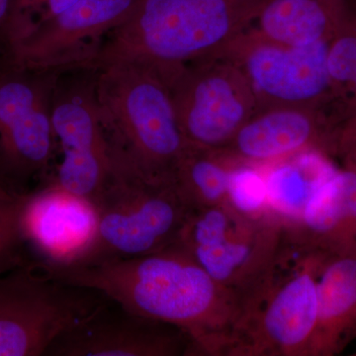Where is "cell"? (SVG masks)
I'll list each match as a JSON object with an SVG mask.
<instances>
[{
	"label": "cell",
	"mask_w": 356,
	"mask_h": 356,
	"mask_svg": "<svg viewBox=\"0 0 356 356\" xmlns=\"http://www.w3.org/2000/svg\"><path fill=\"white\" fill-rule=\"evenodd\" d=\"M46 267L58 280L96 290L128 311L179 327L196 355L231 356L245 311L179 243L93 266Z\"/></svg>",
	"instance_id": "obj_1"
},
{
	"label": "cell",
	"mask_w": 356,
	"mask_h": 356,
	"mask_svg": "<svg viewBox=\"0 0 356 356\" xmlns=\"http://www.w3.org/2000/svg\"><path fill=\"white\" fill-rule=\"evenodd\" d=\"M266 0H137L88 67L143 63L175 67L209 57L254 22Z\"/></svg>",
	"instance_id": "obj_2"
},
{
	"label": "cell",
	"mask_w": 356,
	"mask_h": 356,
	"mask_svg": "<svg viewBox=\"0 0 356 356\" xmlns=\"http://www.w3.org/2000/svg\"><path fill=\"white\" fill-rule=\"evenodd\" d=\"M96 70V92L111 158L149 179L172 180L188 144L165 77L153 65L129 60Z\"/></svg>",
	"instance_id": "obj_3"
},
{
	"label": "cell",
	"mask_w": 356,
	"mask_h": 356,
	"mask_svg": "<svg viewBox=\"0 0 356 356\" xmlns=\"http://www.w3.org/2000/svg\"><path fill=\"white\" fill-rule=\"evenodd\" d=\"M284 243L280 217L248 216L227 203L192 210L177 242L238 297L243 322L273 280Z\"/></svg>",
	"instance_id": "obj_4"
},
{
	"label": "cell",
	"mask_w": 356,
	"mask_h": 356,
	"mask_svg": "<svg viewBox=\"0 0 356 356\" xmlns=\"http://www.w3.org/2000/svg\"><path fill=\"white\" fill-rule=\"evenodd\" d=\"M111 175L93 202L95 242L76 264L143 257L175 245L192 212L173 180L149 179L112 161ZM64 267V266H63Z\"/></svg>",
	"instance_id": "obj_5"
},
{
	"label": "cell",
	"mask_w": 356,
	"mask_h": 356,
	"mask_svg": "<svg viewBox=\"0 0 356 356\" xmlns=\"http://www.w3.org/2000/svg\"><path fill=\"white\" fill-rule=\"evenodd\" d=\"M60 74L0 58V181L14 197L31 192L32 181L41 186L50 179L58 149L51 106Z\"/></svg>",
	"instance_id": "obj_6"
},
{
	"label": "cell",
	"mask_w": 356,
	"mask_h": 356,
	"mask_svg": "<svg viewBox=\"0 0 356 356\" xmlns=\"http://www.w3.org/2000/svg\"><path fill=\"white\" fill-rule=\"evenodd\" d=\"M29 259L0 275V356H46L63 332L108 301Z\"/></svg>",
	"instance_id": "obj_7"
},
{
	"label": "cell",
	"mask_w": 356,
	"mask_h": 356,
	"mask_svg": "<svg viewBox=\"0 0 356 356\" xmlns=\"http://www.w3.org/2000/svg\"><path fill=\"white\" fill-rule=\"evenodd\" d=\"M170 86L180 131L187 144L222 149L257 112L242 70L213 55L175 67H156Z\"/></svg>",
	"instance_id": "obj_8"
},
{
	"label": "cell",
	"mask_w": 356,
	"mask_h": 356,
	"mask_svg": "<svg viewBox=\"0 0 356 356\" xmlns=\"http://www.w3.org/2000/svg\"><path fill=\"white\" fill-rule=\"evenodd\" d=\"M231 356H310L317 329L318 257L288 252Z\"/></svg>",
	"instance_id": "obj_9"
},
{
	"label": "cell",
	"mask_w": 356,
	"mask_h": 356,
	"mask_svg": "<svg viewBox=\"0 0 356 356\" xmlns=\"http://www.w3.org/2000/svg\"><path fill=\"white\" fill-rule=\"evenodd\" d=\"M97 70L81 67L58 76L51 121L62 161L51 182L95 200L111 175L112 158L96 92Z\"/></svg>",
	"instance_id": "obj_10"
},
{
	"label": "cell",
	"mask_w": 356,
	"mask_h": 356,
	"mask_svg": "<svg viewBox=\"0 0 356 356\" xmlns=\"http://www.w3.org/2000/svg\"><path fill=\"white\" fill-rule=\"evenodd\" d=\"M327 51L329 41L294 46L264 38L248 27L214 55L242 70L259 111L320 106L332 88Z\"/></svg>",
	"instance_id": "obj_11"
},
{
	"label": "cell",
	"mask_w": 356,
	"mask_h": 356,
	"mask_svg": "<svg viewBox=\"0 0 356 356\" xmlns=\"http://www.w3.org/2000/svg\"><path fill=\"white\" fill-rule=\"evenodd\" d=\"M136 2L77 0L0 49V58L31 70L64 72L88 67L107 35L127 18Z\"/></svg>",
	"instance_id": "obj_12"
},
{
	"label": "cell",
	"mask_w": 356,
	"mask_h": 356,
	"mask_svg": "<svg viewBox=\"0 0 356 356\" xmlns=\"http://www.w3.org/2000/svg\"><path fill=\"white\" fill-rule=\"evenodd\" d=\"M191 337L175 325L108 300L63 332L46 356H193Z\"/></svg>",
	"instance_id": "obj_13"
},
{
	"label": "cell",
	"mask_w": 356,
	"mask_h": 356,
	"mask_svg": "<svg viewBox=\"0 0 356 356\" xmlns=\"http://www.w3.org/2000/svg\"><path fill=\"white\" fill-rule=\"evenodd\" d=\"M98 214L95 202L44 184L26 194L21 228L28 252L44 266H72L95 242Z\"/></svg>",
	"instance_id": "obj_14"
},
{
	"label": "cell",
	"mask_w": 356,
	"mask_h": 356,
	"mask_svg": "<svg viewBox=\"0 0 356 356\" xmlns=\"http://www.w3.org/2000/svg\"><path fill=\"white\" fill-rule=\"evenodd\" d=\"M320 106L259 110L224 147L242 165L262 166L306 149H322Z\"/></svg>",
	"instance_id": "obj_15"
},
{
	"label": "cell",
	"mask_w": 356,
	"mask_h": 356,
	"mask_svg": "<svg viewBox=\"0 0 356 356\" xmlns=\"http://www.w3.org/2000/svg\"><path fill=\"white\" fill-rule=\"evenodd\" d=\"M284 232L288 243L306 254H356V170H337Z\"/></svg>",
	"instance_id": "obj_16"
},
{
	"label": "cell",
	"mask_w": 356,
	"mask_h": 356,
	"mask_svg": "<svg viewBox=\"0 0 356 356\" xmlns=\"http://www.w3.org/2000/svg\"><path fill=\"white\" fill-rule=\"evenodd\" d=\"M317 285L318 325L310 356L332 355L356 334V254L322 257Z\"/></svg>",
	"instance_id": "obj_17"
},
{
	"label": "cell",
	"mask_w": 356,
	"mask_h": 356,
	"mask_svg": "<svg viewBox=\"0 0 356 356\" xmlns=\"http://www.w3.org/2000/svg\"><path fill=\"white\" fill-rule=\"evenodd\" d=\"M257 168L269 208L284 226L298 221L314 196L339 170L320 149H306Z\"/></svg>",
	"instance_id": "obj_18"
},
{
	"label": "cell",
	"mask_w": 356,
	"mask_h": 356,
	"mask_svg": "<svg viewBox=\"0 0 356 356\" xmlns=\"http://www.w3.org/2000/svg\"><path fill=\"white\" fill-rule=\"evenodd\" d=\"M344 13L346 0H266L250 27L273 41L307 46L330 41Z\"/></svg>",
	"instance_id": "obj_19"
},
{
	"label": "cell",
	"mask_w": 356,
	"mask_h": 356,
	"mask_svg": "<svg viewBox=\"0 0 356 356\" xmlns=\"http://www.w3.org/2000/svg\"><path fill=\"white\" fill-rule=\"evenodd\" d=\"M240 165L222 149L188 145L172 180L192 210L213 207L227 202L232 175Z\"/></svg>",
	"instance_id": "obj_20"
},
{
	"label": "cell",
	"mask_w": 356,
	"mask_h": 356,
	"mask_svg": "<svg viewBox=\"0 0 356 356\" xmlns=\"http://www.w3.org/2000/svg\"><path fill=\"white\" fill-rule=\"evenodd\" d=\"M77 0H13L10 13L0 31V49L21 38L35 26L55 17Z\"/></svg>",
	"instance_id": "obj_21"
},
{
	"label": "cell",
	"mask_w": 356,
	"mask_h": 356,
	"mask_svg": "<svg viewBox=\"0 0 356 356\" xmlns=\"http://www.w3.org/2000/svg\"><path fill=\"white\" fill-rule=\"evenodd\" d=\"M226 203L248 216L273 214L267 201L266 184L261 168L238 165L232 175Z\"/></svg>",
	"instance_id": "obj_22"
},
{
	"label": "cell",
	"mask_w": 356,
	"mask_h": 356,
	"mask_svg": "<svg viewBox=\"0 0 356 356\" xmlns=\"http://www.w3.org/2000/svg\"><path fill=\"white\" fill-rule=\"evenodd\" d=\"M25 196L0 199V275L31 259L21 228Z\"/></svg>",
	"instance_id": "obj_23"
},
{
	"label": "cell",
	"mask_w": 356,
	"mask_h": 356,
	"mask_svg": "<svg viewBox=\"0 0 356 356\" xmlns=\"http://www.w3.org/2000/svg\"><path fill=\"white\" fill-rule=\"evenodd\" d=\"M327 70L332 84L356 86V33L346 31L330 40Z\"/></svg>",
	"instance_id": "obj_24"
},
{
	"label": "cell",
	"mask_w": 356,
	"mask_h": 356,
	"mask_svg": "<svg viewBox=\"0 0 356 356\" xmlns=\"http://www.w3.org/2000/svg\"><path fill=\"white\" fill-rule=\"evenodd\" d=\"M13 0H0V31L6 24L13 7Z\"/></svg>",
	"instance_id": "obj_25"
},
{
	"label": "cell",
	"mask_w": 356,
	"mask_h": 356,
	"mask_svg": "<svg viewBox=\"0 0 356 356\" xmlns=\"http://www.w3.org/2000/svg\"><path fill=\"white\" fill-rule=\"evenodd\" d=\"M14 198H18V197H14L13 195H11L10 193H9L8 191H7V189L6 187H4V185L1 184V181H0V199H14Z\"/></svg>",
	"instance_id": "obj_26"
},
{
	"label": "cell",
	"mask_w": 356,
	"mask_h": 356,
	"mask_svg": "<svg viewBox=\"0 0 356 356\" xmlns=\"http://www.w3.org/2000/svg\"><path fill=\"white\" fill-rule=\"evenodd\" d=\"M353 91H355V98H356V86L355 88H353Z\"/></svg>",
	"instance_id": "obj_27"
}]
</instances>
